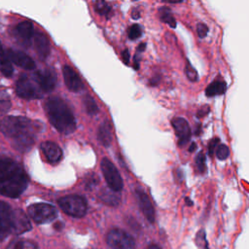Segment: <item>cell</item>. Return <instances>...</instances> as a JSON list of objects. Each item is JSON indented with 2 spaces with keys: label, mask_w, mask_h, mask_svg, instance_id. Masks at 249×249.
<instances>
[{
  "label": "cell",
  "mask_w": 249,
  "mask_h": 249,
  "mask_svg": "<svg viewBox=\"0 0 249 249\" xmlns=\"http://www.w3.org/2000/svg\"><path fill=\"white\" fill-rule=\"evenodd\" d=\"M40 126L41 124L25 117L8 116L0 122L1 132L13 140L15 149L21 152L27 151L32 146Z\"/></svg>",
  "instance_id": "cell-1"
},
{
  "label": "cell",
  "mask_w": 249,
  "mask_h": 249,
  "mask_svg": "<svg viewBox=\"0 0 249 249\" xmlns=\"http://www.w3.org/2000/svg\"><path fill=\"white\" fill-rule=\"evenodd\" d=\"M27 184L28 177L23 167L9 158L0 157V195L18 197Z\"/></svg>",
  "instance_id": "cell-2"
},
{
  "label": "cell",
  "mask_w": 249,
  "mask_h": 249,
  "mask_svg": "<svg viewBox=\"0 0 249 249\" xmlns=\"http://www.w3.org/2000/svg\"><path fill=\"white\" fill-rule=\"evenodd\" d=\"M46 112L51 124L63 134L72 133L76 120L67 104L60 98L52 97L46 102Z\"/></svg>",
  "instance_id": "cell-3"
},
{
  "label": "cell",
  "mask_w": 249,
  "mask_h": 249,
  "mask_svg": "<svg viewBox=\"0 0 249 249\" xmlns=\"http://www.w3.org/2000/svg\"><path fill=\"white\" fill-rule=\"evenodd\" d=\"M58 205L68 215L83 217L87 212V201L83 196L77 195L66 196L58 199Z\"/></svg>",
  "instance_id": "cell-4"
},
{
  "label": "cell",
  "mask_w": 249,
  "mask_h": 249,
  "mask_svg": "<svg viewBox=\"0 0 249 249\" xmlns=\"http://www.w3.org/2000/svg\"><path fill=\"white\" fill-rule=\"evenodd\" d=\"M100 167L110 190L113 192L122 191L124 187V182L115 164L108 159L103 158L100 163Z\"/></svg>",
  "instance_id": "cell-5"
},
{
  "label": "cell",
  "mask_w": 249,
  "mask_h": 249,
  "mask_svg": "<svg viewBox=\"0 0 249 249\" xmlns=\"http://www.w3.org/2000/svg\"><path fill=\"white\" fill-rule=\"evenodd\" d=\"M28 214L38 224L52 222L56 217L55 208L47 203H35L28 207Z\"/></svg>",
  "instance_id": "cell-6"
},
{
  "label": "cell",
  "mask_w": 249,
  "mask_h": 249,
  "mask_svg": "<svg viewBox=\"0 0 249 249\" xmlns=\"http://www.w3.org/2000/svg\"><path fill=\"white\" fill-rule=\"evenodd\" d=\"M106 241L112 249H133L135 247L133 238L127 232L119 229L111 230L107 234Z\"/></svg>",
  "instance_id": "cell-7"
},
{
  "label": "cell",
  "mask_w": 249,
  "mask_h": 249,
  "mask_svg": "<svg viewBox=\"0 0 249 249\" xmlns=\"http://www.w3.org/2000/svg\"><path fill=\"white\" fill-rule=\"evenodd\" d=\"M17 94L24 99H35L41 97L40 89L27 76H20L16 84Z\"/></svg>",
  "instance_id": "cell-8"
},
{
  "label": "cell",
  "mask_w": 249,
  "mask_h": 249,
  "mask_svg": "<svg viewBox=\"0 0 249 249\" xmlns=\"http://www.w3.org/2000/svg\"><path fill=\"white\" fill-rule=\"evenodd\" d=\"M34 82L40 89L46 92L52 91L56 84L55 73L50 69L38 70L34 73Z\"/></svg>",
  "instance_id": "cell-9"
},
{
  "label": "cell",
  "mask_w": 249,
  "mask_h": 249,
  "mask_svg": "<svg viewBox=\"0 0 249 249\" xmlns=\"http://www.w3.org/2000/svg\"><path fill=\"white\" fill-rule=\"evenodd\" d=\"M30 229L31 225L26 214H24L20 209L13 210L11 218V231L16 234H21L28 231Z\"/></svg>",
  "instance_id": "cell-10"
},
{
  "label": "cell",
  "mask_w": 249,
  "mask_h": 249,
  "mask_svg": "<svg viewBox=\"0 0 249 249\" xmlns=\"http://www.w3.org/2000/svg\"><path fill=\"white\" fill-rule=\"evenodd\" d=\"M135 196L138 201L139 208L143 215L146 217V219L150 223L155 222V209L154 206L151 202V199L147 196V194L141 190V189H136L135 190Z\"/></svg>",
  "instance_id": "cell-11"
},
{
  "label": "cell",
  "mask_w": 249,
  "mask_h": 249,
  "mask_svg": "<svg viewBox=\"0 0 249 249\" xmlns=\"http://www.w3.org/2000/svg\"><path fill=\"white\" fill-rule=\"evenodd\" d=\"M13 209L4 201H0V240L6 238L11 231V218Z\"/></svg>",
  "instance_id": "cell-12"
},
{
  "label": "cell",
  "mask_w": 249,
  "mask_h": 249,
  "mask_svg": "<svg viewBox=\"0 0 249 249\" xmlns=\"http://www.w3.org/2000/svg\"><path fill=\"white\" fill-rule=\"evenodd\" d=\"M171 124L175 131L176 136L178 137L179 144H186L191 138V128L188 122L183 118L177 117L171 121Z\"/></svg>",
  "instance_id": "cell-13"
},
{
  "label": "cell",
  "mask_w": 249,
  "mask_h": 249,
  "mask_svg": "<svg viewBox=\"0 0 249 249\" xmlns=\"http://www.w3.org/2000/svg\"><path fill=\"white\" fill-rule=\"evenodd\" d=\"M63 71V77H64V83L67 87V89L71 91L78 92L81 91L84 89L83 82L79 75L69 66L65 65L62 69Z\"/></svg>",
  "instance_id": "cell-14"
},
{
  "label": "cell",
  "mask_w": 249,
  "mask_h": 249,
  "mask_svg": "<svg viewBox=\"0 0 249 249\" xmlns=\"http://www.w3.org/2000/svg\"><path fill=\"white\" fill-rule=\"evenodd\" d=\"M7 54L12 62H14L16 65L24 68L26 70H33L35 68V63L32 60L31 57H29L27 54L20 51H15V50H8Z\"/></svg>",
  "instance_id": "cell-15"
},
{
  "label": "cell",
  "mask_w": 249,
  "mask_h": 249,
  "mask_svg": "<svg viewBox=\"0 0 249 249\" xmlns=\"http://www.w3.org/2000/svg\"><path fill=\"white\" fill-rule=\"evenodd\" d=\"M33 45L36 53L41 59L47 58L50 53V43L47 36L41 32H36L33 35Z\"/></svg>",
  "instance_id": "cell-16"
},
{
  "label": "cell",
  "mask_w": 249,
  "mask_h": 249,
  "mask_svg": "<svg viewBox=\"0 0 249 249\" xmlns=\"http://www.w3.org/2000/svg\"><path fill=\"white\" fill-rule=\"evenodd\" d=\"M41 149L51 163H56L58 162L62 158V151L59 148V146L53 142L51 141H45L41 144Z\"/></svg>",
  "instance_id": "cell-17"
},
{
  "label": "cell",
  "mask_w": 249,
  "mask_h": 249,
  "mask_svg": "<svg viewBox=\"0 0 249 249\" xmlns=\"http://www.w3.org/2000/svg\"><path fill=\"white\" fill-rule=\"evenodd\" d=\"M16 31L18 36L24 42L29 43V41L33 38V25L30 21H22L18 23L16 27Z\"/></svg>",
  "instance_id": "cell-18"
},
{
  "label": "cell",
  "mask_w": 249,
  "mask_h": 249,
  "mask_svg": "<svg viewBox=\"0 0 249 249\" xmlns=\"http://www.w3.org/2000/svg\"><path fill=\"white\" fill-rule=\"evenodd\" d=\"M97 137H98L99 142L103 146H105V147L110 146V144L112 142V132H111V125L108 122H103L99 125Z\"/></svg>",
  "instance_id": "cell-19"
},
{
  "label": "cell",
  "mask_w": 249,
  "mask_h": 249,
  "mask_svg": "<svg viewBox=\"0 0 249 249\" xmlns=\"http://www.w3.org/2000/svg\"><path fill=\"white\" fill-rule=\"evenodd\" d=\"M0 72L6 77H10L13 74L12 62L7 53L3 50L1 44H0Z\"/></svg>",
  "instance_id": "cell-20"
},
{
  "label": "cell",
  "mask_w": 249,
  "mask_h": 249,
  "mask_svg": "<svg viewBox=\"0 0 249 249\" xmlns=\"http://www.w3.org/2000/svg\"><path fill=\"white\" fill-rule=\"evenodd\" d=\"M227 90V84L224 81H214L205 89V94L209 97L220 95Z\"/></svg>",
  "instance_id": "cell-21"
},
{
  "label": "cell",
  "mask_w": 249,
  "mask_h": 249,
  "mask_svg": "<svg viewBox=\"0 0 249 249\" xmlns=\"http://www.w3.org/2000/svg\"><path fill=\"white\" fill-rule=\"evenodd\" d=\"M7 249H37L35 243L25 239H18L10 243Z\"/></svg>",
  "instance_id": "cell-22"
},
{
  "label": "cell",
  "mask_w": 249,
  "mask_h": 249,
  "mask_svg": "<svg viewBox=\"0 0 249 249\" xmlns=\"http://www.w3.org/2000/svg\"><path fill=\"white\" fill-rule=\"evenodd\" d=\"M160 14V18L162 21L167 23L172 28H174L176 26V21L172 16L170 10L167 7H161Z\"/></svg>",
  "instance_id": "cell-23"
},
{
  "label": "cell",
  "mask_w": 249,
  "mask_h": 249,
  "mask_svg": "<svg viewBox=\"0 0 249 249\" xmlns=\"http://www.w3.org/2000/svg\"><path fill=\"white\" fill-rule=\"evenodd\" d=\"M84 106H85V109H86V111L89 115L92 116V115H95L98 112V107H97L95 101L89 95H87L84 98Z\"/></svg>",
  "instance_id": "cell-24"
},
{
  "label": "cell",
  "mask_w": 249,
  "mask_h": 249,
  "mask_svg": "<svg viewBox=\"0 0 249 249\" xmlns=\"http://www.w3.org/2000/svg\"><path fill=\"white\" fill-rule=\"evenodd\" d=\"M100 198L107 204H110V205H116L119 203V200L120 198L113 194V191L112 192H103L102 195L100 196Z\"/></svg>",
  "instance_id": "cell-25"
},
{
  "label": "cell",
  "mask_w": 249,
  "mask_h": 249,
  "mask_svg": "<svg viewBox=\"0 0 249 249\" xmlns=\"http://www.w3.org/2000/svg\"><path fill=\"white\" fill-rule=\"evenodd\" d=\"M95 11L102 16H108L111 12V7L104 1H97L94 5Z\"/></svg>",
  "instance_id": "cell-26"
},
{
  "label": "cell",
  "mask_w": 249,
  "mask_h": 249,
  "mask_svg": "<svg viewBox=\"0 0 249 249\" xmlns=\"http://www.w3.org/2000/svg\"><path fill=\"white\" fill-rule=\"evenodd\" d=\"M215 151H216V157L222 160L228 159V157L230 155V150H229L228 146L225 144H219Z\"/></svg>",
  "instance_id": "cell-27"
},
{
  "label": "cell",
  "mask_w": 249,
  "mask_h": 249,
  "mask_svg": "<svg viewBox=\"0 0 249 249\" xmlns=\"http://www.w3.org/2000/svg\"><path fill=\"white\" fill-rule=\"evenodd\" d=\"M127 35L129 37V39L131 40H134V39H137L139 38L141 35H142V29L140 27V25L138 24H132L128 30H127Z\"/></svg>",
  "instance_id": "cell-28"
},
{
  "label": "cell",
  "mask_w": 249,
  "mask_h": 249,
  "mask_svg": "<svg viewBox=\"0 0 249 249\" xmlns=\"http://www.w3.org/2000/svg\"><path fill=\"white\" fill-rule=\"evenodd\" d=\"M185 72H186V75H187V77L189 78L190 81H192V82H196L197 81V79H198L197 72L196 71V69L189 62H187V64H186Z\"/></svg>",
  "instance_id": "cell-29"
},
{
  "label": "cell",
  "mask_w": 249,
  "mask_h": 249,
  "mask_svg": "<svg viewBox=\"0 0 249 249\" xmlns=\"http://www.w3.org/2000/svg\"><path fill=\"white\" fill-rule=\"evenodd\" d=\"M196 163L198 171L200 173H203L206 170V165H205V157L202 152H199L196 158Z\"/></svg>",
  "instance_id": "cell-30"
},
{
  "label": "cell",
  "mask_w": 249,
  "mask_h": 249,
  "mask_svg": "<svg viewBox=\"0 0 249 249\" xmlns=\"http://www.w3.org/2000/svg\"><path fill=\"white\" fill-rule=\"evenodd\" d=\"M196 245L199 249H208L207 240L205 237V233L203 231H200L196 234Z\"/></svg>",
  "instance_id": "cell-31"
},
{
  "label": "cell",
  "mask_w": 249,
  "mask_h": 249,
  "mask_svg": "<svg viewBox=\"0 0 249 249\" xmlns=\"http://www.w3.org/2000/svg\"><path fill=\"white\" fill-rule=\"evenodd\" d=\"M10 108V99L4 94H0V111H7Z\"/></svg>",
  "instance_id": "cell-32"
},
{
  "label": "cell",
  "mask_w": 249,
  "mask_h": 249,
  "mask_svg": "<svg viewBox=\"0 0 249 249\" xmlns=\"http://www.w3.org/2000/svg\"><path fill=\"white\" fill-rule=\"evenodd\" d=\"M196 31H197V35H198L200 38H203V37H205L206 34H207L208 27H207L206 24H204L203 22H199V23H197Z\"/></svg>",
  "instance_id": "cell-33"
},
{
  "label": "cell",
  "mask_w": 249,
  "mask_h": 249,
  "mask_svg": "<svg viewBox=\"0 0 249 249\" xmlns=\"http://www.w3.org/2000/svg\"><path fill=\"white\" fill-rule=\"evenodd\" d=\"M218 145H219V139L218 138H215V139L211 140V142L208 145V151H209L210 155H212L214 153V150H216Z\"/></svg>",
  "instance_id": "cell-34"
},
{
  "label": "cell",
  "mask_w": 249,
  "mask_h": 249,
  "mask_svg": "<svg viewBox=\"0 0 249 249\" xmlns=\"http://www.w3.org/2000/svg\"><path fill=\"white\" fill-rule=\"evenodd\" d=\"M122 57H123V60L125 64H128L129 63V53L127 50H124L122 53Z\"/></svg>",
  "instance_id": "cell-35"
},
{
  "label": "cell",
  "mask_w": 249,
  "mask_h": 249,
  "mask_svg": "<svg viewBox=\"0 0 249 249\" xmlns=\"http://www.w3.org/2000/svg\"><path fill=\"white\" fill-rule=\"evenodd\" d=\"M147 249H160V247L158 246L157 244H150Z\"/></svg>",
  "instance_id": "cell-36"
},
{
  "label": "cell",
  "mask_w": 249,
  "mask_h": 249,
  "mask_svg": "<svg viewBox=\"0 0 249 249\" xmlns=\"http://www.w3.org/2000/svg\"><path fill=\"white\" fill-rule=\"evenodd\" d=\"M145 50V44H140L138 47V52H143Z\"/></svg>",
  "instance_id": "cell-37"
},
{
  "label": "cell",
  "mask_w": 249,
  "mask_h": 249,
  "mask_svg": "<svg viewBox=\"0 0 249 249\" xmlns=\"http://www.w3.org/2000/svg\"><path fill=\"white\" fill-rule=\"evenodd\" d=\"M195 149H196V143H192V146L190 147V149H189V150H190L191 152H193Z\"/></svg>",
  "instance_id": "cell-38"
},
{
  "label": "cell",
  "mask_w": 249,
  "mask_h": 249,
  "mask_svg": "<svg viewBox=\"0 0 249 249\" xmlns=\"http://www.w3.org/2000/svg\"><path fill=\"white\" fill-rule=\"evenodd\" d=\"M186 201H187V204H188V205H192V204H193L192 200H190L188 197H186Z\"/></svg>",
  "instance_id": "cell-39"
}]
</instances>
